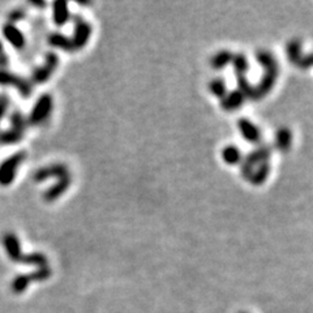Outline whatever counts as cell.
<instances>
[{"label": "cell", "instance_id": "cell-1", "mask_svg": "<svg viewBox=\"0 0 313 313\" xmlns=\"http://www.w3.org/2000/svg\"><path fill=\"white\" fill-rule=\"evenodd\" d=\"M22 160H24V154H16L2 165V167H0V184L8 186L9 183H12L17 166L20 165Z\"/></svg>", "mask_w": 313, "mask_h": 313}, {"label": "cell", "instance_id": "cell-2", "mask_svg": "<svg viewBox=\"0 0 313 313\" xmlns=\"http://www.w3.org/2000/svg\"><path fill=\"white\" fill-rule=\"evenodd\" d=\"M50 275V272L48 269H43L39 270V272L33 273V274L29 275H20L13 281L12 283V290L15 294H21L24 291L25 289L28 287V284L30 283L32 281H42V279H46Z\"/></svg>", "mask_w": 313, "mask_h": 313}, {"label": "cell", "instance_id": "cell-3", "mask_svg": "<svg viewBox=\"0 0 313 313\" xmlns=\"http://www.w3.org/2000/svg\"><path fill=\"white\" fill-rule=\"evenodd\" d=\"M51 111V98L50 95H44L41 99L38 100V103L36 105L34 110H33L32 116H30V120L33 123H39V121L43 120L46 116L50 114Z\"/></svg>", "mask_w": 313, "mask_h": 313}, {"label": "cell", "instance_id": "cell-4", "mask_svg": "<svg viewBox=\"0 0 313 313\" xmlns=\"http://www.w3.org/2000/svg\"><path fill=\"white\" fill-rule=\"evenodd\" d=\"M76 30V39L73 42V47H83L84 44L86 43L89 34H90V28L84 22H79Z\"/></svg>", "mask_w": 313, "mask_h": 313}, {"label": "cell", "instance_id": "cell-5", "mask_svg": "<svg viewBox=\"0 0 313 313\" xmlns=\"http://www.w3.org/2000/svg\"><path fill=\"white\" fill-rule=\"evenodd\" d=\"M57 63H58L57 57H55V55H50V57H48V60H47V64L44 65L43 68H41L36 73V80L37 81H44V80H46V79H47V77L51 74V72L54 71V68L57 67Z\"/></svg>", "mask_w": 313, "mask_h": 313}, {"label": "cell", "instance_id": "cell-6", "mask_svg": "<svg viewBox=\"0 0 313 313\" xmlns=\"http://www.w3.org/2000/svg\"><path fill=\"white\" fill-rule=\"evenodd\" d=\"M55 22L58 25H64L68 18V11H67V4L65 3H55Z\"/></svg>", "mask_w": 313, "mask_h": 313}, {"label": "cell", "instance_id": "cell-7", "mask_svg": "<svg viewBox=\"0 0 313 313\" xmlns=\"http://www.w3.org/2000/svg\"><path fill=\"white\" fill-rule=\"evenodd\" d=\"M4 34H6V37L9 39V41L15 44L16 47H21L22 43H24L22 36H21L20 33H18V30H16L15 28H12V27L6 28V32H4Z\"/></svg>", "mask_w": 313, "mask_h": 313}, {"label": "cell", "instance_id": "cell-8", "mask_svg": "<svg viewBox=\"0 0 313 313\" xmlns=\"http://www.w3.org/2000/svg\"><path fill=\"white\" fill-rule=\"evenodd\" d=\"M4 109H6V105H4V103H0V118H2V115H3Z\"/></svg>", "mask_w": 313, "mask_h": 313}]
</instances>
